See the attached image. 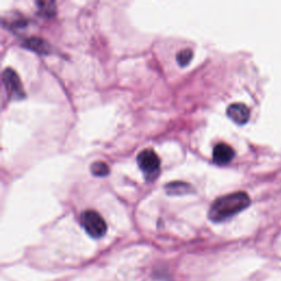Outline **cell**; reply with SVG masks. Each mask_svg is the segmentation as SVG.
<instances>
[{
  "instance_id": "8",
  "label": "cell",
  "mask_w": 281,
  "mask_h": 281,
  "mask_svg": "<svg viewBox=\"0 0 281 281\" xmlns=\"http://www.w3.org/2000/svg\"><path fill=\"white\" fill-rule=\"evenodd\" d=\"M191 190L190 186L189 184H186V182L182 181H176V182H171L166 186V191L168 194H184L187 193Z\"/></svg>"
},
{
  "instance_id": "7",
  "label": "cell",
  "mask_w": 281,
  "mask_h": 281,
  "mask_svg": "<svg viewBox=\"0 0 281 281\" xmlns=\"http://www.w3.org/2000/svg\"><path fill=\"white\" fill-rule=\"evenodd\" d=\"M25 46L27 48H30V50L38 52L40 54H47L50 52V46H48L46 42L38 38H32L27 40L25 42Z\"/></svg>"
},
{
  "instance_id": "6",
  "label": "cell",
  "mask_w": 281,
  "mask_h": 281,
  "mask_svg": "<svg viewBox=\"0 0 281 281\" xmlns=\"http://www.w3.org/2000/svg\"><path fill=\"white\" fill-rule=\"evenodd\" d=\"M234 150L227 143H219L213 149V160L219 165H226L233 159Z\"/></svg>"
},
{
  "instance_id": "4",
  "label": "cell",
  "mask_w": 281,
  "mask_h": 281,
  "mask_svg": "<svg viewBox=\"0 0 281 281\" xmlns=\"http://www.w3.org/2000/svg\"><path fill=\"white\" fill-rule=\"evenodd\" d=\"M4 83L8 91V95L10 98H15V99H21L25 96L23 90L22 82H21L18 74L11 68L5 69L3 74Z\"/></svg>"
},
{
  "instance_id": "11",
  "label": "cell",
  "mask_w": 281,
  "mask_h": 281,
  "mask_svg": "<svg viewBox=\"0 0 281 281\" xmlns=\"http://www.w3.org/2000/svg\"><path fill=\"white\" fill-rule=\"evenodd\" d=\"M40 10L44 13V15L52 16L55 12V4L51 2H43V3H38Z\"/></svg>"
},
{
  "instance_id": "1",
  "label": "cell",
  "mask_w": 281,
  "mask_h": 281,
  "mask_svg": "<svg viewBox=\"0 0 281 281\" xmlns=\"http://www.w3.org/2000/svg\"><path fill=\"white\" fill-rule=\"evenodd\" d=\"M250 203L249 195L244 191H236L214 201L210 208L209 217L213 222H221L227 220L228 217L241 212L242 210L247 208Z\"/></svg>"
},
{
  "instance_id": "3",
  "label": "cell",
  "mask_w": 281,
  "mask_h": 281,
  "mask_svg": "<svg viewBox=\"0 0 281 281\" xmlns=\"http://www.w3.org/2000/svg\"><path fill=\"white\" fill-rule=\"evenodd\" d=\"M137 165L146 176V178L152 180L159 173L160 159L153 150L146 149L138 154Z\"/></svg>"
},
{
  "instance_id": "2",
  "label": "cell",
  "mask_w": 281,
  "mask_h": 281,
  "mask_svg": "<svg viewBox=\"0 0 281 281\" xmlns=\"http://www.w3.org/2000/svg\"><path fill=\"white\" fill-rule=\"evenodd\" d=\"M80 222L91 237L100 238L107 232V223L103 217L94 210L85 211L80 216Z\"/></svg>"
},
{
  "instance_id": "9",
  "label": "cell",
  "mask_w": 281,
  "mask_h": 281,
  "mask_svg": "<svg viewBox=\"0 0 281 281\" xmlns=\"http://www.w3.org/2000/svg\"><path fill=\"white\" fill-rule=\"evenodd\" d=\"M91 173L97 176V177H104V176H107L110 173V168L103 161H95L91 165Z\"/></svg>"
},
{
  "instance_id": "10",
  "label": "cell",
  "mask_w": 281,
  "mask_h": 281,
  "mask_svg": "<svg viewBox=\"0 0 281 281\" xmlns=\"http://www.w3.org/2000/svg\"><path fill=\"white\" fill-rule=\"evenodd\" d=\"M192 51L189 50V48H186V50H181L177 54V62L180 66H186L188 65L190 61L192 60Z\"/></svg>"
},
{
  "instance_id": "5",
  "label": "cell",
  "mask_w": 281,
  "mask_h": 281,
  "mask_svg": "<svg viewBox=\"0 0 281 281\" xmlns=\"http://www.w3.org/2000/svg\"><path fill=\"white\" fill-rule=\"evenodd\" d=\"M227 112L231 120H233L237 124H244L247 122L250 115L249 108L242 102H235L230 104Z\"/></svg>"
}]
</instances>
